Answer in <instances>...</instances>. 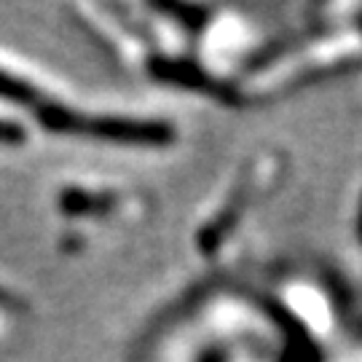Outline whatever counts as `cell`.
Segmentation results:
<instances>
[{"mask_svg":"<svg viewBox=\"0 0 362 362\" xmlns=\"http://www.w3.org/2000/svg\"><path fill=\"white\" fill-rule=\"evenodd\" d=\"M22 303H16V298L8 296L6 290H0V309H19Z\"/></svg>","mask_w":362,"mask_h":362,"instance_id":"cell-4","label":"cell"},{"mask_svg":"<svg viewBox=\"0 0 362 362\" xmlns=\"http://www.w3.org/2000/svg\"><path fill=\"white\" fill-rule=\"evenodd\" d=\"M202 362H223V357H220L218 351H207V354L202 357Z\"/></svg>","mask_w":362,"mask_h":362,"instance_id":"cell-5","label":"cell"},{"mask_svg":"<svg viewBox=\"0 0 362 362\" xmlns=\"http://www.w3.org/2000/svg\"><path fill=\"white\" fill-rule=\"evenodd\" d=\"M25 140H27V132L22 124L0 118V145H19L25 143Z\"/></svg>","mask_w":362,"mask_h":362,"instance_id":"cell-3","label":"cell"},{"mask_svg":"<svg viewBox=\"0 0 362 362\" xmlns=\"http://www.w3.org/2000/svg\"><path fill=\"white\" fill-rule=\"evenodd\" d=\"M73 134H91L100 140L113 143H167L172 140V132L164 124L153 121H132V118H83L76 116Z\"/></svg>","mask_w":362,"mask_h":362,"instance_id":"cell-1","label":"cell"},{"mask_svg":"<svg viewBox=\"0 0 362 362\" xmlns=\"http://www.w3.org/2000/svg\"><path fill=\"white\" fill-rule=\"evenodd\" d=\"M360 233H362V226H360Z\"/></svg>","mask_w":362,"mask_h":362,"instance_id":"cell-6","label":"cell"},{"mask_svg":"<svg viewBox=\"0 0 362 362\" xmlns=\"http://www.w3.org/2000/svg\"><path fill=\"white\" fill-rule=\"evenodd\" d=\"M0 100H8V103L30 105L38 100V91L35 86L25 81V78H16L6 70H0Z\"/></svg>","mask_w":362,"mask_h":362,"instance_id":"cell-2","label":"cell"}]
</instances>
